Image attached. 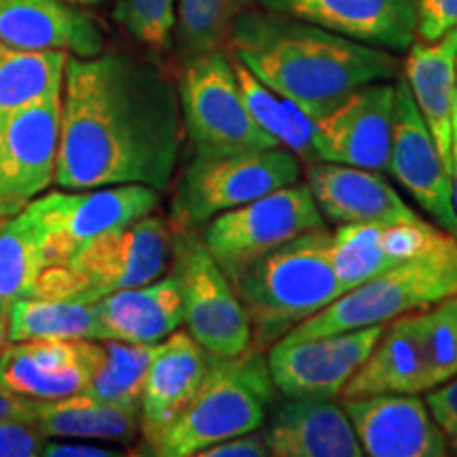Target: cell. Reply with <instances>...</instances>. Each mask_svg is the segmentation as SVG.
Returning <instances> with one entry per match:
<instances>
[{"label": "cell", "mask_w": 457, "mask_h": 457, "mask_svg": "<svg viewBox=\"0 0 457 457\" xmlns=\"http://www.w3.org/2000/svg\"><path fill=\"white\" fill-rule=\"evenodd\" d=\"M451 180H453V205L457 212V151H453V170H451Z\"/></svg>", "instance_id": "obj_44"}, {"label": "cell", "mask_w": 457, "mask_h": 457, "mask_svg": "<svg viewBox=\"0 0 457 457\" xmlns=\"http://www.w3.org/2000/svg\"><path fill=\"white\" fill-rule=\"evenodd\" d=\"M47 434L34 421H0V457H37Z\"/></svg>", "instance_id": "obj_38"}, {"label": "cell", "mask_w": 457, "mask_h": 457, "mask_svg": "<svg viewBox=\"0 0 457 457\" xmlns=\"http://www.w3.org/2000/svg\"><path fill=\"white\" fill-rule=\"evenodd\" d=\"M394 85L369 83L352 91L316 121L318 162H335L375 171L390 168Z\"/></svg>", "instance_id": "obj_15"}, {"label": "cell", "mask_w": 457, "mask_h": 457, "mask_svg": "<svg viewBox=\"0 0 457 457\" xmlns=\"http://www.w3.org/2000/svg\"><path fill=\"white\" fill-rule=\"evenodd\" d=\"M41 400L24 398L0 386V421H34L37 424Z\"/></svg>", "instance_id": "obj_40"}, {"label": "cell", "mask_w": 457, "mask_h": 457, "mask_svg": "<svg viewBox=\"0 0 457 457\" xmlns=\"http://www.w3.org/2000/svg\"><path fill=\"white\" fill-rule=\"evenodd\" d=\"M0 41L28 51H66L96 57L104 37L89 15L68 0H0Z\"/></svg>", "instance_id": "obj_23"}, {"label": "cell", "mask_w": 457, "mask_h": 457, "mask_svg": "<svg viewBox=\"0 0 457 457\" xmlns=\"http://www.w3.org/2000/svg\"><path fill=\"white\" fill-rule=\"evenodd\" d=\"M413 4L420 41H436L457 28V0H413Z\"/></svg>", "instance_id": "obj_36"}, {"label": "cell", "mask_w": 457, "mask_h": 457, "mask_svg": "<svg viewBox=\"0 0 457 457\" xmlns=\"http://www.w3.org/2000/svg\"><path fill=\"white\" fill-rule=\"evenodd\" d=\"M248 0H179L176 37L187 55L225 47Z\"/></svg>", "instance_id": "obj_33"}, {"label": "cell", "mask_w": 457, "mask_h": 457, "mask_svg": "<svg viewBox=\"0 0 457 457\" xmlns=\"http://www.w3.org/2000/svg\"><path fill=\"white\" fill-rule=\"evenodd\" d=\"M114 20L151 51H165L176 28V0H119Z\"/></svg>", "instance_id": "obj_35"}, {"label": "cell", "mask_w": 457, "mask_h": 457, "mask_svg": "<svg viewBox=\"0 0 457 457\" xmlns=\"http://www.w3.org/2000/svg\"><path fill=\"white\" fill-rule=\"evenodd\" d=\"M426 404L447 443V451L457 455V375L428 390Z\"/></svg>", "instance_id": "obj_37"}, {"label": "cell", "mask_w": 457, "mask_h": 457, "mask_svg": "<svg viewBox=\"0 0 457 457\" xmlns=\"http://www.w3.org/2000/svg\"><path fill=\"white\" fill-rule=\"evenodd\" d=\"M47 457H121L123 451H111L104 447H96L87 443H55L47 441L41 451Z\"/></svg>", "instance_id": "obj_41"}, {"label": "cell", "mask_w": 457, "mask_h": 457, "mask_svg": "<svg viewBox=\"0 0 457 457\" xmlns=\"http://www.w3.org/2000/svg\"><path fill=\"white\" fill-rule=\"evenodd\" d=\"M307 187L324 220L411 222L421 216L398 195L381 171L335 162L307 163Z\"/></svg>", "instance_id": "obj_21"}, {"label": "cell", "mask_w": 457, "mask_h": 457, "mask_svg": "<svg viewBox=\"0 0 457 457\" xmlns=\"http://www.w3.org/2000/svg\"><path fill=\"white\" fill-rule=\"evenodd\" d=\"M210 362L212 353L182 330H174L159 343L138 403V430L146 449H151L188 407L208 373Z\"/></svg>", "instance_id": "obj_20"}, {"label": "cell", "mask_w": 457, "mask_h": 457, "mask_svg": "<svg viewBox=\"0 0 457 457\" xmlns=\"http://www.w3.org/2000/svg\"><path fill=\"white\" fill-rule=\"evenodd\" d=\"M239 94L253 119L279 146L293 151L301 162H318L316 155V121L307 117L293 100L284 98L261 83L242 62L233 57Z\"/></svg>", "instance_id": "obj_28"}, {"label": "cell", "mask_w": 457, "mask_h": 457, "mask_svg": "<svg viewBox=\"0 0 457 457\" xmlns=\"http://www.w3.org/2000/svg\"><path fill=\"white\" fill-rule=\"evenodd\" d=\"M227 49L313 121L362 85L392 81L398 74L392 51L265 9L237 17Z\"/></svg>", "instance_id": "obj_2"}, {"label": "cell", "mask_w": 457, "mask_h": 457, "mask_svg": "<svg viewBox=\"0 0 457 457\" xmlns=\"http://www.w3.org/2000/svg\"><path fill=\"white\" fill-rule=\"evenodd\" d=\"M176 89L193 151L233 153L279 146L245 108L228 49L187 55Z\"/></svg>", "instance_id": "obj_8"}, {"label": "cell", "mask_w": 457, "mask_h": 457, "mask_svg": "<svg viewBox=\"0 0 457 457\" xmlns=\"http://www.w3.org/2000/svg\"><path fill=\"white\" fill-rule=\"evenodd\" d=\"M428 390L430 381L421 345V310H415L386 322L375 347L350 377L341 396L347 400Z\"/></svg>", "instance_id": "obj_24"}, {"label": "cell", "mask_w": 457, "mask_h": 457, "mask_svg": "<svg viewBox=\"0 0 457 457\" xmlns=\"http://www.w3.org/2000/svg\"><path fill=\"white\" fill-rule=\"evenodd\" d=\"M62 91L0 114V220L20 214L55 182Z\"/></svg>", "instance_id": "obj_12"}, {"label": "cell", "mask_w": 457, "mask_h": 457, "mask_svg": "<svg viewBox=\"0 0 457 457\" xmlns=\"http://www.w3.org/2000/svg\"><path fill=\"white\" fill-rule=\"evenodd\" d=\"M171 228V227H170ZM171 276L179 279L188 335L216 358L253 345V327L231 279L197 228H171Z\"/></svg>", "instance_id": "obj_9"}, {"label": "cell", "mask_w": 457, "mask_h": 457, "mask_svg": "<svg viewBox=\"0 0 457 457\" xmlns=\"http://www.w3.org/2000/svg\"><path fill=\"white\" fill-rule=\"evenodd\" d=\"M68 3H74V0H68Z\"/></svg>", "instance_id": "obj_46"}, {"label": "cell", "mask_w": 457, "mask_h": 457, "mask_svg": "<svg viewBox=\"0 0 457 457\" xmlns=\"http://www.w3.org/2000/svg\"><path fill=\"white\" fill-rule=\"evenodd\" d=\"M324 225L327 220L307 182H295L212 216L205 222L202 237L233 284L261 256Z\"/></svg>", "instance_id": "obj_10"}, {"label": "cell", "mask_w": 457, "mask_h": 457, "mask_svg": "<svg viewBox=\"0 0 457 457\" xmlns=\"http://www.w3.org/2000/svg\"><path fill=\"white\" fill-rule=\"evenodd\" d=\"M185 142L179 89L134 57L68 55L55 185L83 191L145 185L168 191Z\"/></svg>", "instance_id": "obj_1"}, {"label": "cell", "mask_w": 457, "mask_h": 457, "mask_svg": "<svg viewBox=\"0 0 457 457\" xmlns=\"http://www.w3.org/2000/svg\"><path fill=\"white\" fill-rule=\"evenodd\" d=\"M262 428L276 457L364 455L350 417L333 398L276 400Z\"/></svg>", "instance_id": "obj_22"}, {"label": "cell", "mask_w": 457, "mask_h": 457, "mask_svg": "<svg viewBox=\"0 0 457 457\" xmlns=\"http://www.w3.org/2000/svg\"><path fill=\"white\" fill-rule=\"evenodd\" d=\"M77 4H83V7H96V4L108 3V0H74Z\"/></svg>", "instance_id": "obj_45"}, {"label": "cell", "mask_w": 457, "mask_h": 457, "mask_svg": "<svg viewBox=\"0 0 457 457\" xmlns=\"http://www.w3.org/2000/svg\"><path fill=\"white\" fill-rule=\"evenodd\" d=\"M301 159L284 146L197 153L182 170L171 204V228H197L212 216L301 179Z\"/></svg>", "instance_id": "obj_7"}, {"label": "cell", "mask_w": 457, "mask_h": 457, "mask_svg": "<svg viewBox=\"0 0 457 457\" xmlns=\"http://www.w3.org/2000/svg\"><path fill=\"white\" fill-rule=\"evenodd\" d=\"M271 13L288 15L352 41L387 51L415 43L413 0H259Z\"/></svg>", "instance_id": "obj_18"}, {"label": "cell", "mask_w": 457, "mask_h": 457, "mask_svg": "<svg viewBox=\"0 0 457 457\" xmlns=\"http://www.w3.org/2000/svg\"><path fill=\"white\" fill-rule=\"evenodd\" d=\"M159 204V191L145 185H111L83 191L38 195L24 212L41 244L43 267L60 265L102 233L148 216Z\"/></svg>", "instance_id": "obj_11"}, {"label": "cell", "mask_w": 457, "mask_h": 457, "mask_svg": "<svg viewBox=\"0 0 457 457\" xmlns=\"http://www.w3.org/2000/svg\"><path fill=\"white\" fill-rule=\"evenodd\" d=\"M453 151H457V68H455V91H453Z\"/></svg>", "instance_id": "obj_42"}, {"label": "cell", "mask_w": 457, "mask_h": 457, "mask_svg": "<svg viewBox=\"0 0 457 457\" xmlns=\"http://www.w3.org/2000/svg\"><path fill=\"white\" fill-rule=\"evenodd\" d=\"M171 228L162 216H142L89 239L60 265L43 267L34 296L94 303L117 290L157 279L168 267Z\"/></svg>", "instance_id": "obj_6"}, {"label": "cell", "mask_w": 457, "mask_h": 457, "mask_svg": "<svg viewBox=\"0 0 457 457\" xmlns=\"http://www.w3.org/2000/svg\"><path fill=\"white\" fill-rule=\"evenodd\" d=\"M159 350V343H125L100 339L94 373L83 394L106 400V403L128 404L138 409L140 392L146 370Z\"/></svg>", "instance_id": "obj_31"}, {"label": "cell", "mask_w": 457, "mask_h": 457, "mask_svg": "<svg viewBox=\"0 0 457 457\" xmlns=\"http://www.w3.org/2000/svg\"><path fill=\"white\" fill-rule=\"evenodd\" d=\"M451 295H457V237L445 231L424 253L343 293L324 310L290 328L282 341H307L386 324Z\"/></svg>", "instance_id": "obj_5"}, {"label": "cell", "mask_w": 457, "mask_h": 457, "mask_svg": "<svg viewBox=\"0 0 457 457\" xmlns=\"http://www.w3.org/2000/svg\"><path fill=\"white\" fill-rule=\"evenodd\" d=\"M41 270L38 233L24 210L0 220V318H7L13 301L34 296Z\"/></svg>", "instance_id": "obj_32"}, {"label": "cell", "mask_w": 457, "mask_h": 457, "mask_svg": "<svg viewBox=\"0 0 457 457\" xmlns=\"http://www.w3.org/2000/svg\"><path fill=\"white\" fill-rule=\"evenodd\" d=\"M362 447L370 457L447 455L436 421L420 394H379L343 403Z\"/></svg>", "instance_id": "obj_16"}, {"label": "cell", "mask_w": 457, "mask_h": 457, "mask_svg": "<svg viewBox=\"0 0 457 457\" xmlns=\"http://www.w3.org/2000/svg\"><path fill=\"white\" fill-rule=\"evenodd\" d=\"M404 81L417 111L430 129L447 170H453V91L457 68V28L436 41H420L407 49Z\"/></svg>", "instance_id": "obj_26"}, {"label": "cell", "mask_w": 457, "mask_h": 457, "mask_svg": "<svg viewBox=\"0 0 457 457\" xmlns=\"http://www.w3.org/2000/svg\"><path fill=\"white\" fill-rule=\"evenodd\" d=\"M100 339L7 343L0 353V386L32 400L83 394L94 373Z\"/></svg>", "instance_id": "obj_17"}, {"label": "cell", "mask_w": 457, "mask_h": 457, "mask_svg": "<svg viewBox=\"0 0 457 457\" xmlns=\"http://www.w3.org/2000/svg\"><path fill=\"white\" fill-rule=\"evenodd\" d=\"M276 400L278 387L271 379L265 350L250 345L237 356H212L197 394L148 453L197 455L210 445L265 426Z\"/></svg>", "instance_id": "obj_4"}, {"label": "cell", "mask_w": 457, "mask_h": 457, "mask_svg": "<svg viewBox=\"0 0 457 457\" xmlns=\"http://www.w3.org/2000/svg\"><path fill=\"white\" fill-rule=\"evenodd\" d=\"M66 51H28L0 41V114L64 89Z\"/></svg>", "instance_id": "obj_30"}, {"label": "cell", "mask_w": 457, "mask_h": 457, "mask_svg": "<svg viewBox=\"0 0 457 457\" xmlns=\"http://www.w3.org/2000/svg\"><path fill=\"white\" fill-rule=\"evenodd\" d=\"M102 339L162 343L185 324V305L174 276L117 290L91 303Z\"/></svg>", "instance_id": "obj_25"}, {"label": "cell", "mask_w": 457, "mask_h": 457, "mask_svg": "<svg viewBox=\"0 0 457 457\" xmlns=\"http://www.w3.org/2000/svg\"><path fill=\"white\" fill-rule=\"evenodd\" d=\"M400 187L434 222L457 237L453 180L404 79L394 83L390 168Z\"/></svg>", "instance_id": "obj_14"}, {"label": "cell", "mask_w": 457, "mask_h": 457, "mask_svg": "<svg viewBox=\"0 0 457 457\" xmlns=\"http://www.w3.org/2000/svg\"><path fill=\"white\" fill-rule=\"evenodd\" d=\"M421 345L432 387L457 375V295L421 307Z\"/></svg>", "instance_id": "obj_34"}, {"label": "cell", "mask_w": 457, "mask_h": 457, "mask_svg": "<svg viewBox=\"0 0 457 457\" xmlns=\"http://www.w3.org/2000/svg\"><path fill=\"white\" fill-rule=\"evenodd\" d=\"M9 343L37 339H102L91 303L17 299L7 310Z\"/></svg>", "instance_id": "obj_29"}, {"label": "cell", "mask_w": 457, "mask_h": 457, "mask_svg": "<svg viewBox=\"0 0 457 457\" xmlns=\"http://www.w3.org/2000/svg\"><path fill=\"white\" fill-rule=\"evenodd\" d=\"M37 426L47 438H94L131 443L138 434V409L106 403L89 394L41 400Z\"/></svg>", "instance_id": "obj_27"}, {"label": "cell", "mask_w": 457, "mask_h": 457, "mask_svg": "<svg viewBox=\"0 0 457 457\" xmlns=\"http://www.w3.org/2000/svg\"><path fill=\"white\" fill-rule=\"evenodd\" d=\"M253 327V345L271 347L290 328L339 299L327 227L286 242L233 279Z\"/></svg>", "instance_id": "obj_3"}, {"label": "cell", "mask_w": 457, "mask_h": 457, "mask_svg": "<svg viewBox=\"0 0 457 457\" xmlns=\"http://www.w3.org/2000/svg\"><path fill=\"white\" fill-rule=\"evenodd\" d=\"M445 228L426 219L411 222H345L330 233V261L343 293L413 259L436 242Z\"/></svg>", "instance_id": "obj_19"}, {"label": "cell", "mask_w": 457, "mask_h": 457, "mask_svg": "<svg viewBox=\"0 0 457 457\" xmlns=\"http://www.w3.org/2000/svg\"><path fill=\"white\" fill-rule=\"evenodd\" d=\"M384 327L375 324L295 343L276 341L267 353V364L278 392L290 398L339 396Z\"/></svg>", "instance_id": "obj_13"}, {"label": "cell", "mask_w": 457, "mask_h": 457, "mask_svg": "<svg viewBox=\"0 0 457 457\" xmlns=\"http://www.w3.org/2000/svg\"><path fill=\"white\" fill-rule=\"evenodd\" d=\"M270 438H267L265 428H256L245 434L225 438V441L210 445L199 451L195 457H270Z\"/></svg>", "instance_id": "obj_39"}, {"label": "cell", "mask_w": 457, "mask_h": 457, "mask_svg": "<svg viewBox=\"0 0 457 457\" xmlns=\"http://www.w3.org/2000/svg\"><path fill=\"white\" fill-rule=\"evenodd\" d=\"M9 343V335H7V318H0V353H3L4 347Z\"/></svg>", "instance_id": "obj_43"}]
</instances>
